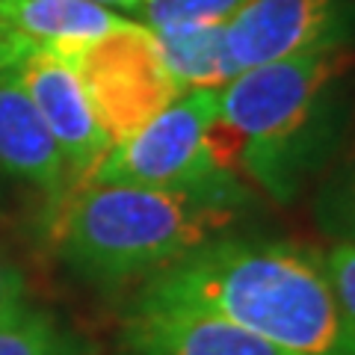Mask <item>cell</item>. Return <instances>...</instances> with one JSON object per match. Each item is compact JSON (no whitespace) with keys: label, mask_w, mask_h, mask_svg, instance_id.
Returning <instances> with one entry per match:
<instances>
[{"label":"cell","mask_w":355,"mask_h":355,"mask_svg":"<svg viewBox=\"0 0 355 355\" xmlns=\"http://www.w3.org/2000/svg\"><path fill=\"white\" fill-rule=\"evenodd\" d=\"M133 299L214 314L291 355H355L323 252L231 231L137 287Z\"/></svg>","instance_id":"obj_1"},{"label":"cell","mask_w":355,"mask_h":355,"mask_svg":"<svg viewBox=\"0 0 355 355\" xmlns=\"http://www.w3.org/2000/svg\"><path fill=\"white\" fill-rule=\"evenodd\" d=\"M347 51L240 71L219 89L216 160L275 205H291L340 157L349 130Z\"/></svg>","instance_id":"obj_2"},{"label":"cell","mask_w":355,"mask_h":355,"mask_svg":"<svg viewBox=\"0 0 355 355\" xmlns=\"http://www.w3.org/2000/svg\"><path fill=\"white\" fill-rule=\"evenodd\" d=\"M249 205L252 198L89 181L51 214V234L60 261L77 279L125 287L231 234Z\"/></svg>","instance_id":"obj_3"},{"label":"cell","mask_w":355,"mask_h":355,"mask_svg":"<svg viewBox=\"0 0 355 355\" xmlns=\"http://www.w3.org/2000/svg\"><path fill=\"white\" fill-rule=\"evenodd\" d=\"M216 110L219 89H187L146 128L110 148L92 181L252 198V187L225 169L210 146Z\"/></svg>","instance_id":"obj_4"},{"label":"cell","mask_w":355,"mask_h":355,"mask_svg":"<svg viewBox=\"0 0 355 355\" xmlns=\"http://www.w3.org/2000/svg\"><path fill=\"white\" fill-rule=\"evenodd\" d=\"M69 60L113 146L146 128L184 92L163 65L154 33L139 21L83 44Z\"/></svg>","instance_id":"obj_5"},{"label":"cell","mask_w":355,"mask_h":355,"mask_svg":"<svg viewBox=\"0 0 355 355\" xmlns=\"http://www.w3.org/2000/svg\"><path fill=\"white\" fill-rule=\"evenodd\" d=\"M355 44V0H249L225 21L234 77L266 62L338 53Z\"/></svg>","instance_id":"obj_6"},{"label":"cell","mask_w":355,"mask_h":355,"mask_svg":"<svg viewBox=\"0 0 355 355\" xmlns=\"http://www.w3.org/2000/svg\"><path fill=\"white\" fill-rule=\"evenodd\" d=\"M12 74L24 86L27 98L57 142L71 178V190L89 184L113 142L89 104L83 80L71 60L53 51H33L12 65Z\"/></svg>","instance_id":"obj_7"},{"label":"cell","mask_w":355,"mask_h":355,"mask_svg":"<svg viewBox=\"0 0 355 355\" xmlns=\"http://www.w3.org/2000/svg\"><path fill=\"white\" fill-rule=\"evenodd\" d=\"M119 355H291L214 314L130 299L119 326Z\"/></svg>","instance_id":"obj_8"},{"label":"cell","mask_w":355,"mask_h":355,"mask_svg":"<svg viewBox=\"0 0 355 355\" xmlns=\"http://www.w3.org/2000/svg\"><path fill=\"white\" fill-rule=\"evenodd\" d=\"M0 172L42 190L51 202V214L71 193L62 154L12 74V65L0 71Z\"/></svg>","instance_id":"obj_9"},{"label":"cell","mask_w":355,"mask_h":355,"mask_svg":"<svg viewBox=\"0 0 355 355\" xmlns=\"http://www.w3.org/2000/svg\"><path fill=\"white\" fill-rule=\"evenodd\" d=\"M0 24L33 51L74 57L83 44L130 24V18L95 0H0Z\"/></svg>","instance_id":"obj_10"},{"label":"cell","mask_w":355,"mask_h":355,"mask_svg":"<svg viewBox=\"0 0 355 355\" xmlns=\"http://www.w3.org/2000/svg\"><path fill=\"white\" fill-rule=\"evenodd\" d=\"M172 80L187 89H222L234 71L225 51V24H178L151 30Z\"/></svg>","instance_id":"obj_11"},{"label":"cell","mask_w":355,"mask_h":355,"mask_svg":"<svg viewBox=\"0 0 355 355\" xmlns=\"http://www.w3.org/2000/svg\"><path fill=\"white\" fill-rule=\"evenodd\" d=\"M0 355H92L71 329L48 311L21 302L0 314Z\"/></svg>","instance_id":"obj_12"},{"label":"cell","mask_w":355,"mask_h":355,"mask_svg":"<svg viewBox=\"0 0 355 355\" xmlns=\"http://www.w3.org/2000/svg\"><path fill=\"white\" fill-rule=\"evenodd\" d=\"M311 216L323 237L355 246V146L340 154L314 184Z\"/></svg>","instance_id":"obj_13"},{"label":"cell","mask_w":355,"mask_h":355,"mask_svg":"<svg viewBox=\"0 0 355 355\" xmlns=\"http://www.w3.org/2000/svg\"><path fill=\"white\" fill-rule=\"evenodd\" d=\"M249 0H142L133 15L148 30L178 24H225Z\"/></svg>","instance_id":"obj_14"},{"label":"cell","mask_w":355,"mask_h":355,"mask_svg":"<svg viewBox=\"0 0 355 355\" xmlns=\"http://www.w3.org/2000/svg\"><path fill=\"white\" fill-rule=\"evenodd\" d=\"M323 266L343 317L355 331V246L352 243H331L323 252Z\"/></svg>","instance_id":"obj_15"},{"label":"cell","mask_w":355,"mask_h":355,"mask_svg":"<svg viewBox=\"0 0 355 355\" xmlns=\"http://www.w3.org/2000/svg\"><path fill=\"white\" fill-rule=\"evenodd\" d=\"M21 302H27V279L21 266L0 249V314L12 311Z\"/></svg>","instance_id":"obj_16"},{"label":"cell","mask_w":355,"mask_h":355,"mask_svg":"<svg viewBox=\"0 0 355 355\" xmlns=\"http://www.w3.org/2000/svg\"><path fill=\"white\" fill-rule=\"evenodd\" d=\"M27 53H33L30 44L0 24V71L9 69V65H15L18 60H24Z\"/></svg>","instance_id":"obj_17"},{"label":"cell","mask_w":355,"mask_h":355,"mask_svg":"<svg viewBox=\"0 0 355 355\" xmlns=\"http://www.w3.org/2000/svg\"><path fill=\"white\" fill-rule=\"evenodd\" d=\"M95 3H101V6H110V9H125V12H137L142 0H95Z\"/></svg>","instance_id":"obj_18"}]
</instances>
